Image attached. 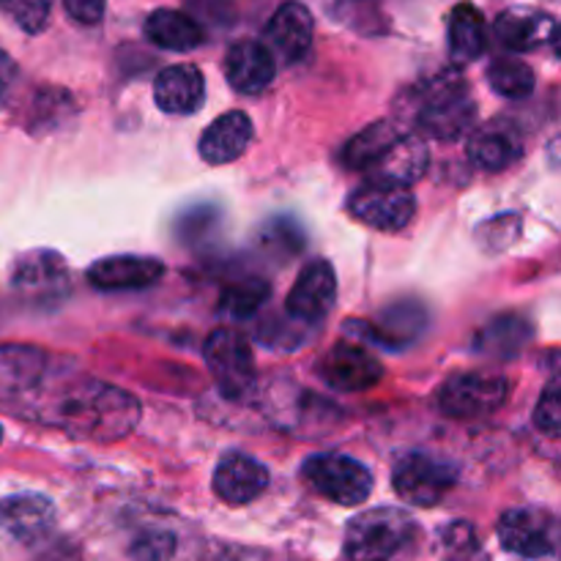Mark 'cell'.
Here are the masks:
<instances>
[{"instance_id":"6da1fadb","label":"cell","mask_w":561,"mask_h":561,"mask_svg":"<svg viewBox=\"0 0 561 561\" xmlns=\"http://www.w3.org/2000/svg\"><path fill=\"white\" fill-rule=\"evenodd\" d=\"M44 411L49 425L93 442H121L140 420V403L129 392L99 381H82L80 387L66 389L64 398L47 403Z\"/></svg>"},{"instance_id":"7a4b0ae2","label":"cell","mask_w":561,"mask_h":561,"mask_svg":"<svg viewBox=\"0 0 561 561\" xmlns=\"http://www.w3.org/2000/svg\"><path fill=\"white\" fill-rule=\"evenodd\" d=\"M411 99H414L411 115H414L416 126L422 135L433 137V140H458L466 131L474 129L477 102L458 71H444V75L433 77L431 82L416 88Z\"/></svg>"},{"instance_id":"3957f363","label":"cell","mask_w":561,"mask_h":561,"mask_svg":"<svg viewBox=\"0 0 561 561\" xmlns=\"http://www.w3.org/2000/svg\"><path fill=\"white\" fill-rule=\"evenodd\" d=\"M414 535V520L400 507H376L356 515L345 529L348 561H392Z\"/></svg>"},{"instance_id":"277c9868","label":"cell","mask_w":561,"mask_h":561,"mask_svg":"<svg viewBox=\"0 0 561 561\" xmlns=\"http://www.w3.org/2000/svg\"><path fill=\"white\" fill-rule=\"evenodd\" d=\"M510 400V381L499 373L469 370L455 373L438 389V405L455 420H477L496 414Z\"/></svg>"},{"instance_id":"5b68a950","label":"cell","mask_w":561,"mask_h":561,"mask_svg":"<svg viewBox=\"0 0 561 561\" xmlns=\"http://www.w3.org/2000/svg\"><path fill=\"white\" fill-rule=\"evenodd\" d=\"M301 477L312 491L343 507H359L373 493V474L348 455H312Z\"/></svg>"},{"instance_id":"8992f818","label":"cell","mask_w":561,"mask_h":561,"mask_svg":"<svg viewBox=\"0 0 561 561\" xmlns=\"http://www.w3.org/2000/svg\"><path fill=\"white\" fill-rule=\"evenodd\" d=\"M206 365L225 398H244L255 387V356L252 343L236 329H217L206 340Z\"/></svg>"},{"instance_id":"52a82bcc","label":"cell","mask_w":561,"mask_h":561,"mask_svg":"<svg viewBox=\"0 0 561 561\" xmlns=\"http://www.w3.org/2000/svg\"><path fill=\"white\" fill-rule=\"evenodd\" d=\"M458 482V469L427 453H409L394 463L392 485L414 507H436Z\"/></svg>"},{"instance_id":"ba28073f","label":"cell","mask_w":561,"mask_h":561,"mask_svg":"<svg viewBox=\"0 0 561 561\" xmlns=\"http://www.w3.org/2000/svg\"><path fill=\"white\" fill-rule=\"evenodd\" d=\"M348 211L356 222L367 225V228L398 233V230L409 228V222L414 219L416 197L409 186L367 181L351 195Z\"/></svg>"},{"instance_id":"9c48e42d","label":"cell","mask_w":561,"mask_h":561,"mask_svg":"<svg viewBox=\"0 0 561 561\" xmlns=\"http://www.w3.org/2000/svg\"><path fill=\"white\" fill-rule=\"evenodd\" d=\"M499 542L507 553L524 559H546L557 551V518L546 510L515 507L499 520Z\"/></svg>"},{"instance_id":"30bf717a","label":"cell","mask_w":561,"mask_h":561,"mask_svg":"<svg viewBox=\"0 0 561 561\" xmlns=\"http://www.w3.org/2000/svg\"><path fill=\"white\" fill-rule=\"evenodd\" d=\"M334 299H337L334 268L332 263L318 257V261H310L299 272L288 294V301H285V310L299 327H312V323H321L332 312Z\"/></svg>"},{"instance_id":"8fae6325","label":"cell","mask_w":561,"mask_h":561,"mask_svg":"<svg viewBox=\"0 0 561 561\" xmlns=\"http://www.w3.org/2000/svg\"><path fill=\"white\" fill-rule=\"evenodd\" d=\"M55 504L38 493H16L0 502V535L16 546H36L53 531Z\"/></svg>"},{"instance_id":"7c38bea8","label":"cell","mask_w":561,"mask_h":561,"mask_svg":"<svg viewBox=\"0 0 561 561\" xmlns=\"http://www.w3.org/2000/svg\"><path fill=\"white\" fill-rule=\"evenodd\" d=\"M321 378L337 392H367L383 378V365L356 343H337L321 362Z\"/></svg>"},{"instance_id":"4fadbf2b","label":"cell","mask_w":561,"mask_h":561,"mask_svg":"<svg viewBox=\"0 0 561 561\" xmlns=\"http://www.w3.org/2000/svg\"><path fill=\"white\" fill-rule=\"evenodd\" d=\"M524 157V131L515 121L493 118L471 131L469 159L480 170L502 173Z\"/></svg>"},{"instance_id":"5bb4252c","label":"cell","mask_w":561,"mask_h":561,"mask_svg":"<svg viewBox=\"0 0 561 561\" xmlns=\"http://www.w3.org/2000/svg\"><path fill=\"white\" fill-rule=\"evenodd\" d=\"M316 20L299 0H288L272 14L266 25V49L285 64H296L312 47Z\"/></svg>"},{"instance_id":"9a60e30c","label":"cell","mask_w":561,"mask_h":561,"mask_svg":"<svg viewBox=\"0 0 561 561\" xmlns=\"http://www.w3.org/2000/svg\"><path fill=\"white\" fill-rule=\"evenodd\" d=\"M164 277V263L148 255H110L88 268V283L96 290H142Z\"/></svg>"},{"instance_id":"2e32d148","label":"cell","mask_w":561,"mask_h":561,"mask_svg":"<svg viewBox=\"0 0 561 561\" xmlns=\"http://www.w3.org/2000/svg\"><path fill=\"white\" fill-rule=\"evenodd\" d=\"M274 75H277V60L268 53L266 44L252 42H236L228 49V58H225V77L233 85L236 93L241 96H255L263 93L272 85Z\"/></svg>"},{"instance_id":"e0dca14e","label":"cell","mask_w":561,"mask_h":561,"mask_svg":"<svg viewBox=\"0 0 561 561\" xmlns=\"http://www.w3.org/2000/svg\"><path fill=\"white\" fill-rule=\"evenodd\" d=\"M153 102L168 115L197 113L206 102V77L195 64H175L153 80Z\"/></svg>"},{"instance_id":"ac0fdd59","label":"cell","mask_w":561,"mask_h":561,"mask_svg":"<svg viewBox=\"0 0 561 561\" xmlns=\"http://www.w3.org/2000/svg\"><path fill=\"white\" fill-rule=\"evenodd\" d=\"M266 488L268 469L261 460L250 458V455H225L217 463V471H214V493H217L222 502L233 504V507L255 502Z\"/></svg>"},{"instance_id":"d6986e66","label":"cell","mask_w":561,"mask_h":561,"mask_svg":"<svg viewBox=\"0 0 561 561\" xmlns=\"http://www.w3.org/2000/svg\"><path fill=\"white\" fill-rule=\"evenodd\" d=\"M11 285L36 299H44V296L60 299V294L69 288V272L58 252L33 250L16 257L14 268H11Z\"/></svg>"},{"instance_id":"ffe728a7","label":"cell","mask_w":561,"mask_h":561,"mask_svg":"<svg viewBox=\"0 0 561 561\" xmlns=\"http://www.w3.org/2000/svg\"><path fill=\"white\" fill-rule=\"evenodd\" d=\"M493 33H496V42L510 53H531L542 44L557 42V22L542 11L507 9L499 14Z\"/></svg>"},{"instance_id":"44dd1931","label":"cell","mask_w":561,"mask_h":561,"mask_svg":"<svg viewBox=\"0 0 561 561\" xmlns=\"http://www.w3.org/2000/svg\"><path fill=\"white\" fill-rule=\"evenodd\" d=\"M252 137H255V126H252L250 115L241 110H230V113L219 115L217 121L206 126L201 137V157L208 164H228L239 159L241 153L250 148Z\"/></svg>"},{"instance_id":"7402d4cb","label":"cell","mask_w":561,"mask_h":561,"mask_svg":"<svg viewBox=\"0 0 561 561\" xmlns=\"http://www.w3.org/2000/svg\"><path fill=\"white\" fill-rule=\"evenodd\" d=\"M427 164H431V153H427L425 142L416 135H403L367 175L376 184L409 186L411 190V184L425 175Z\"/></svg>"},{"instance_id":"603a6c76","label":"cell","mask_w":561,"mask_h":561,"mask_svg":"<svg viewBox=\"0 0 561 561\" xmlns=\"http://www.w3.org/2000/svg\"><path fill=\"white\" fill-rule=\"evenodd\" d=\"M146 38L157 44L159 49L190 53V49H197L206 42V31L201 27V22L192 20L184 11L157 9L146 20Z\"/></svg>"},{"instance_id":"cb8c5ba5","label":"cell","mask_w":561,"mask_h":561,"mask_svg":"<svg viewBox=\"0 0 561 561\" xmlns=\"http://www.w3.org/2000/svg\"><path fill=\"white\" fill-rule=\"evenodd\" d=\"M449 55L458 66L471 64L488 49V22L482 11L471 3L455 5L447 22Z\"/></svg>"},{"instance_id":"d4e9b609","label":"cell","mask_w":561,"mask_h":561,"mask_svg":"<svg viewBox=\"0 0 561 561\" xmlns=\"http://www.w3.org/2000/svg\"><path fill=\"white\" fill-rule=\"evenodd\" d=\"M405 131L400 129L392 121H376V124L365 126L362 131H356L348 142L340 151L345 168L359 170V173H370L378 162H381L383 153L394 146V142L403 137Z\"/></svg>"},{"instance_id":"484cf974","label":"cell","mask_w":561,"mask_h":561,"mask_svg":"<svg viewBox=\"0 0 561 561\" xmlns=\"http://www.w3.org/2000/svg\"><path fill=\"white\" fill-rule=\"evenodd\" d=\"M488 82L504 99H526L535 91V71L518 58H496L488 66Z\"/></svg>"},{"instance_id":"4316f807","label":"cell","mask_w":561,"mask_h":561,"mask_svg":"<svg viewBox=\"0 0 561 561\" xmlns=\"http://www.w3.org/2000/svg\"><path fill=\"white\" fill-rule=\"evenodd\" d=\"M268 283L266 279H239V283L228 285L222 294V310H228L233 318H250L255 316L257 307L268 299Z\"/></svg>"},{"instance_id":"83f0119b","label":"cell","mask_w":561,"mask_h":561,"mask_svg":"<svg viewBox=\"0 0 561 561\" xmlns=\"http://www.w3.org/2000/svg\"><path fill=\"white\" fill-rule=\"evenodd\" d=\"M55 0H0V11L25 33H42L53 16Z\"/></svg>"},{"instance_id":"f1b7e54d","label":"cell","mask_w":561,"mask_h":561,"mask_svg":"<svg viewBox=\"0 0 561 561\" xmlns=\"http://www.w3.org/2000/svg\"><path fill=\"white\" fill-rule=\"evenodd\" d=\"M535 425L540 427L542 433H548V436H553V438H557L561 433V383H559L557 376L548 381L546 392H542L540 403H537Z\"/></svg>"},{"instance_id":"f546056e","label":"cell","mask_w":561,"mask_h":561,"mask_svg":"<svg viewBox=\"0 0 561 561\" xmlns=\"http://www.w3.org/2000/svg\"><path fill=\"white\" fill-rule=\"evenodd\" d=\"M442 546L444 553H447L449 561H463L466 557L477 551V535L466 520H455L444 529L442 535Z\"/></svg>"},{"instance_id":"4dcf8cb0","label":"cell","mask_w":561,"mask_h":561,"mask_svg":"<svg viewBox=\"0 0 561 561\" xmlns=\"http://www.w3.org/2000/svg\"><path fill=\"white\" fill-rule=\"evenodd\" d=\"M175 551L173 535H164V531H151V535L140 537L131 548V559L135 561H170Z\"/></svg>"},{"instance_id":"1f68e13d","label":"cell","mask_w":561,"mask_h":561,"mask_svg":"<svg viewBox=\"0 0 561 561\" xmlns=\"http://www.w3.org/2000/svg\"><path fill=\"white\" fill-rule=\"evenodd\" d=\"M520 327H524L520 318H499V321H493L491 327L480 334V351H491V354L496 356H507V351H504L507 334H513L515 329Z\"/></svg>"},{"instance_id":"d6a6232c","label":"cell","mask_w":561,"mask_h":561,"mask_svg":"<svg viewBox=\"0 0 561 561\" xmlns=\"http://www.w3.org/2000/svg\"><path fill=\"white\" fill-rule=\"evenodd\" d=\"M64 9L80 25H96L104 16V0H64Z\"/></svg>"},{"instance_id":"836d02e7","label":"cell","mask_w":561,"mask_h":561,"mask_svg":"<svg viewBox=\"0 0 561 561\" xmlns=\"http://www.w3.org/2000/svg\"><path fill=\"white\" fill-rule=\"evenodd\" d=\"M16 80V64L5 53H0V99L11 91Z\"/></svg>"},{"instance_id":"e575fe53","label":"cell","mask_w":561,"mask_h":561,"mask_svg":"<svg viewBox=\"0 0 561 561\" xmlns=\"http://www.w3.org/2000/svg\"><path fill=\"white\" fill-rule=\"evenodd\" d=\"M0 442H3V427H0Z\"/></svg>"}]
</instances>
